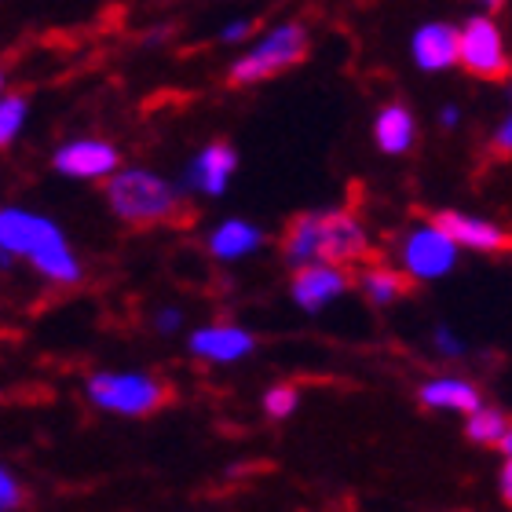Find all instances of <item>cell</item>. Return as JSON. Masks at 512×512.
Instances as JSON below:
<instances>
[{
	"mask_svg": "<svg viewBox=\"0 0 512 512\" xmlns=\"http://www.w3.org/2000/svg\"><path fill=\"white\" fill-rule=\"evenodd\" d=\"M11 260H22L41 282L59 289H70L85 278V264L63 224L30 205L0 209V264L11 267Z\"/></svg>",
	"mask_w": 512,
	"mask_h": 512,
	"instance_id": "1",
	"label": "cell"
},
{
	"mask_svg": "<svg viewBox=\"0 0 512 512\" xmlns=\"http://www.w3.org/2000/svg\"><path fill=\"white\" fill-rule=\"evenodd\" d=\"M282 264L293 267L315 264V260H333V264H363L374 253V235L370 227L352 213V209H308L297 213L278 238Z\"/></svg>",
	"mask_w": 512,
	"mask_h": 512,
	"instance_id": "2",
	"label": "cell"
},
{
	"mask_svg": "<svg viewBox=\"0 0 512 512\" xmlns=\"http://www.w3.org/2000/svg\"><path fill=\"white\" fill-rule=\"evenodd\" d=\"M183 183L147 165H121L103 183L107 213L125 227H161L183 216Z\"/></svg>",
	"mask_w": 512,
	"mask_h": 512,
	"instance_id": "3",
	"label": "cell"
},
{
	"mask_svg": "<svg viewBox=\"0 0 512 512\" xmlns=\"http://www.w3.org/2000/svg\"><path fill=\"white\" fill-rule=\"evenodd\" d=\"M311 55V30L300 19H282L256 33L253 41L242 44V52L227 66V85L231 88H256L264 81L289 74Z\"/></svg>",
	"mask_w": 512,
	"mask_h": 512,
	"instance_id": "4",
	"label": "cell"
},
{
	"mask_svg": "<svg viewBox=\"0 0 512 512\" xmlns=\"http://www.w3.org/2000/svg\"><path fill=\"white\" fill-rule=\"evenodd\" d=\"M169 381L150 370H92L85 377V399L92 410L110 417H125V421H143V417L158 414L169 403Z\"/></svg>",
	"mask_w": 512,
	"mask_h": 512,
	"instance_id": "5",
	"label": "cell"
},
{
	"mask_svg": "<svg viewBox=\"0 0 512 512\" xmlns=\"http://www.w3.org/2000/svg\"><path fill=\"white\" fill-rule=\"evenodd\" d=\"M465 249L450 238V231L439 224L436 216L414 220L403 235L395 238V264L403 267V275L414 286H432L458 271Z\"/></svg>",
	"mask_w": 512,
	"mask_h": 512,
	"instance_id": "6",
	"label": "cell"
},
{
	"mask_svg": "<svg viewBox=\"0 0 512 512\" xmlns=\"http://www.w3.org/2000/svg\"><path fill=\"white\" fill-rule=\"evenodd\" d=\"M472 81L502 85L512 77V55L494 11H480L461 22V66Z\"/></svg>",
	"mask_w": 512,
	"mask_h": 512,
	"instance_id": "7",
	"label": "cell"
},
{
	"mask_svg": "<svg viewBox=\"0 0 512 512\" xmlns=\"http://www.w3.org/2000/svg\"><path fill=\"white\" fill-rule=\"evenodd\" d=\"M238 169H242V158H238L235 143L209 139V143H202V147L191 154V161L183 165L180 183H183V191L194 194V198L216 202V198H224V194L231 191Z\"/></svg>",
	"mask_w": 512,
	"mask_h": 512,
	"instance_id": "8",
	"label": "cell"
},
{
	"mask_svg": "<svg viewBox=\"0 0 512 512\" xmlns=\"http://www.w3.org/2000/svg\"><path fill=\"white\" fill-rule=\"evenodd\" d=\"M256 348H260L256 333L235 319L202 322V326H194L187 333V352L205 366H238L253 359Z\"/></svg>",
	"mask_w": 512,
	"mask_h": 512,
	"instance_id": "9",
	"label": "cell"
},
{
	"mask_svg": "<svg viewBox=\"0 0 512 512\" xmlns=\"http://www.w3.org/2000/svg\"><path fill=\"white\" fill-rule=\"evenodd\" d=\"M121 169V150L103 136L63 139L52 150V172L77 183H107Z\"/></svg>",
	"mask_w": 512,
	"mask_h": 512,
	"instance_id": "10",
	"label": "cell"
},
{
	"mask_svg": "<svg viewBox=\"0 0 512 512\" xmlns=\"http://www.w3.org/2000/svg\"><path fill=\"white\" fill-rule=\"evenodd\" d=\"M352 286L355 278L348 271V264L315 260V264L293 267V275H289V300L304 315H322V311L333 308Z\"/></svg>",
	"mask_w": 512,
	"mask_h": 512,
	"instance_id": "11",
	"label": "cell"
},
{
	"mask_svg": "<svg viewBox=\"0 0 512 512\" xmlns=\"http://www.w3.org/2000/svg\"><path fill=\"white\" fill-rule=\"evenodd\" d=\"M410 63L421 74H450L461 66V22L428 19L410 33Z\"/></svg>",
	"mask_w": 512,
	"mask_h": 512,
	"instance_id": "12",
	"label": "cell"
},
{
	"mask_svg": "<svg viewBox=\"0 0 512 512\" xmlns=\"http://www.w3.org/2000/svg\"><path fill=\"white\" fill-rule=\"evenodd\" d=\"M267 231L256 220L246 216H224L216 220L209 231H205V253L213 256L216 264H242V260H253L256 253L267 249Z\"/></svg>",
	"mask_w": 512,
	"mask_h": 512,
	"instance_id": "13",
	"label": "cell"
},
{
	"mask_svg": "<svg viewBox=\"0 0 512 512\" xmlns=\"http://www.w3.org/2000/svg\"><path fill=\"white\" fill-rule=\"evenodd\" d=\"M417 403L425 406V410H436V414L469 417L472 410H480L487 399H483L480 384L472 381V377L439 374V377H428V381L417 384Z\"/></svg>",
	"mask_w": 512,
	"mask_h": 512,
	"instance_id": "14",
	"label": "cell"
},
{
	"mask_svg": "<svg viewBox=\"0 0 512 512\" xmlns=\"http://www.w3.org/2000/svg\"><path fill=\"white\" fill-rule=\"evenodd\" d=\"M432 216L447 227L450 238H454L465 253H502L512 242L509 231H505L502 224L487 220V216L465 213V209H436Z\"/></svg>",
	"mask_w": 512,
	"mask_h": 512,
	"instance_id": "15",
	"label": "cell"
},
{
	"mask_svg": "<svg viewBox=\"0 0 512 512\" xmlns=\"http://www.w3.org/2000/svg\"><path fill=\"white\" fill-rule=\"evenodd\" d=\"M370 136H374V147L384 158H403L417 147V114L406 107L403 99H392L374 114Z\"/></svg>",
	"mask_w": 512,
	"mask_h": 512,
	"instance_id": "16",
	"label": "cell"
},
{
	"mask_svg": "<svg viewBox=\"0 0 512 512\" xmlns=\"http://www.w3.org/2000/svg\"><path fill=\"white\" fill-rule=\"evenodd\" d=\"M355 286H359V293H363L374 308H392V304H399V300L406 297V289L414 286L410 278L403 275V267L399 264H370L363 267V275L355 278Z\"/></svg>",
	"mask_w": 512,
	"mask_h": 512,
	"instance_id": "17",
	"label": "cell"
},
{
	"mask_svg": "<svg viewBox=\"0 0 512 512\" xmlns=\"http://www.w3.org/2000/svg\"><path fill=\"white\" fill-rule=\"evenodd\" d=\"M509 414H505L502 406H491L483 403L480 410H472L469 417H465V439H469L472 447H502V439L509 436Z\"/></svg>",
	"mask_w": 512,
	"mask_h": 512,
	"instance_id": "18",
	"label": "cell"
},
{
	"mask_svg": "<svg viewBox=\"0 0 512 512\" xmlns=\"http://www.w3.org/2000/svg\"><path fill=\"white\" fill-rule=\"evenodd\" d=\"M26 121H30V99L22 92H4L0 96V150H11L19 143Z\"/></svg>",
	"mask_w": 512,
	"mask_h": 512,
	"instance_id": "19",
	"label": "cell"
},
{
	"mask_svg": "<svg viewBox=\"0 0 512 512\" xmlns=\"http://www.w3.org/2000/svg\"><path fill=\"white\" fill-rule=\"evenodd\" d=\"M260 410H264L267 421H289V417L300 410V388L289 381L271 384V388H264V395H260Z\"/></svg>",
	"mask_w": 512,
	"mask_h": 512,
	"instance_id": "20",
	"label": "cell"
},
{
	"mask_svg": "<svg viewBox=\"0 0 512 512\" xmlns=\"http://www.w3.org/2000/svg\"><path fill=\"white\" fill-rule=\"evenodd\" d=\"M428 344H432V352H436L439 359H465V355H469L465 337H458V330H450V326H436L432 337H428Z\"/></svg>",
	"mask_w": 512,
	"mask_h": 512,
	"instance_id": "21",
	"label": "cell"
},
{
	"mask_svg": "<svg viewBox=\"0 0 512 512\" xmlns=\"http://www.w3.org/2000/svg\"><path fill=\"white\" fill-rule=\"evenodd\" d=\"M491 150L498 158H512V85H509V99H505V114L498 118L491 132Z\"/></svg>",
	"mask_w": 512,
	"mask_h": 512,
	"instance_id": "22",
	"label": "cell"
},
{
	"mask_svg": "<svg viewBox=\"0 0 512 512\" xmlns=\"http://www.w3.org/2000/svg\"><path fill=\"white\" fill-rule=\"evenodd\" d=\"M22 505H26V491H22V483H19V476L4 465L0 469V509L4 512H19Z\"/></svg>",
	"mask_w": 512,
	"mask_h": 512,
	"instance_id": "23",
	"label": "cell"
},
{
	"mask_svg": "<svg viewBox=\"0 0 512 512\" xmlns=\"http://www.w3.org/2000/svg\"><path fill=\"white\" fill-rule=\"evenodd\" d=\"M183 322H187V315H183L180 304H161V308L150 315V326H154V333H161V337H176V333L183 330Z\"/></svg>",
	"mask_w": 512,
	"mask_h": 512,
	"instance_id": "24",
	"label": "cell"
},
{
	"mask_svg": "<svg viewBox=\"0 0 512 512\" xmlns=\"http://www.w3.org/2000/svg\"><path fill=\"white\" fill-rule=\"evenodd\" d=\"M220 44H249L256 37V22L249 19V15H238V19H227L224 26H220Z\"/></svg>",
	"mask_w": 512,
	"mask_h": 512,
	"instance_id": "25",
	"label": "cell"
},
{
	"mask_svg": "<svg viewBox=\"0 0 512 512\" xmlns=\"http://www.w3.org/2000/svg\"><path fill=\"white\" fill-rule=\"evenodd\" d=\"M498 494H502V502L512 509V454H505V465L498 472Z\"/></svg>",
	"mask_w": 512,
	"mask_h": 512,
	"instance_id": "26",
	"label": "cell"
},
{
	"mask_svg": "<svg viewBox=\"0 0 512 512\" xmlns=\"http://www.w3.org/2000/svg\"><path fill=\"white\" fill-rule=\"evenodd\" d=\"M461 125V107L458 103H447L439 110V128H458Z\"/></svg>",
	"mask_w": 512,
	"mask_h": 512,
	"instance_id": "27",
	"label": "cell"
},
{
	"mask_svg": "<svg viewBox=\"0 0 512 512\" xmlns=\"http://www.w3.org/2000/svg\"><path fill=\"white\" fill-rule=\"evenodd\" d=\"M483 11H502L505 8V0H476Z\"/></svg>",
	"mask_w": 512,
	"mask_h": 512,
	"instance_id": "28",
	"label": "cell"
},
{
	"mask_svg": "<svg viewBox=\"0 0 512 512\" xmlns=\"http://www.w3.org/2000/svg\"><path fill=\"white\" fill-rule=\"evenodd\" d=\"M498 450H502V454H512V428H509V436L502 439V447H498Z\"/></svg>",
	"mask_w": 512,
	"mask_h": 512,
	"instance_id": "29",
	"label": "cell"
}]
</instances>
